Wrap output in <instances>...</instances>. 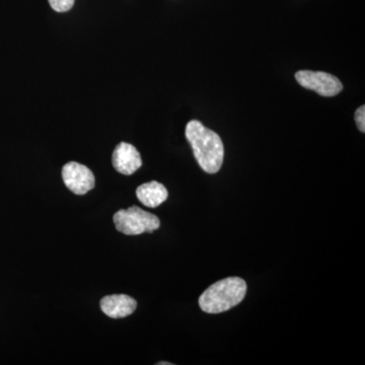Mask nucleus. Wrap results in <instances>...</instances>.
I'll return each instance as SVG.
<instances>
[{"label": "nucleus", "mask_w": 365, "mask_h": 365, "mask_svg": "<svg viewBox=\"0 0 365 365\" xmlns=\"http://www.w3.org/2000/svg\"><path fill=\"white\" fill-rule=\"evenodd\" d=\"M185 133L201 169L208 174H216L222 168L225 158L220 136L197 120H192L187 124Z\"/></svg>", "instance_id": "nucleus-1"}, {"label": "nucleus", "mask_w": 365, "mask_h": 365, "mask_svg": "<svg viewBox=\"0 0 365 365\" xmlns=\"http://www.w3.org/2000/svg\"><path fill=\"white\" fill-rule=\"evenodd\" d=\"M247 294L246 281L228 277L209 287L199 297V307L207 314H220L241 304Z\"/></svg>", "instance_id": "nucleus-2"}, {"label": "nucleus", "mask_w": 365, "mask_h": 365, "mask_svg": "<svg viewBox=\"0 0 365 365\" xmlns=\"http://www.w3.org/2000/svg\"><path fill=\"white\" fill-rule=\"evenodd\" d=\"M114 223L118 232L127 235H138L153 232L160 227L157 215L143 210L138 206L121 209L114 215Z\"/></svg>", "instance_id": "nucleus-3"}, {"label": "nucleus", "mask_w": 365, "mask_h": 365, "mask_svg": "<svg viewBox=\"0 0 365 365\" xmlns=\"http://www.w3.org/2000/svg\"><path fill=\"white\" fill-rule=\"evenodd\" d=\"M295 79L300 86L316 91L323 97H334L343 90L339 78L323 71H300L295 73Z\"/></svg>", "instance_id": "nucleus-4"}, {"label": "nucleus", "mask_w": 365, "mask_h": 365, "mask_svg": "<svg viewBox=\"0 0 365 365\" xmlns=\"http://www.w3.org/2000/svg\"><path fill=\"white\" fill-rule=\"evenodd\" d=\"M62 179L67 188L76 195H85L95 188L93 172L86 165L76 162L67 163L62 168Z\"/></svg>", "instance_id": "nucleus-5"}, {"label": "nucleus", "mask_w": 365, "mask_h": 365, "mask_svg": "<svg viewBox=\"0 0 365 365\" xmlns=\"http://www.w3.org/2000/svg\"><path fill=\"white\" fill-rule=\"evenodd\" d=\"M113 167L125 176L133 175L143 165L140 153L135 146L127 143L118 144L112 157Z\"/></svg>", "instance_id": "nucleus-6"}, {"label": "nucleus", "mask_w": 365, "mask_h": 365, "mask_svg": "<svg viewBox=\"0 0 365 365\" xmlns=\"http://www.w3.org/2000/svg\"><path fill=\"white\" fill-rule=\"evenodd\" d=\"M137 302L126 294H112L103 297L101 309L106 316L112 319H122L135 312Z\"/></svg>", "instance_id": "nucleus-7"}, {"label": "nucleus", "mask_w": 365, "mask_h": 365, "mask_svg": "<svg viewBox=\"0 0 365 365\" xmlns=\"http://www.w3.org/2000/svg\"><path fill=\"white\" fill-rule=\"evenodd\" d=\"M136 196L146 207L155 208L167 200L169 193L163 184L157 181H151L140 185L136 189Z\"/></svg>", "instance_id": "nucleus-8"}, {"label": "nucleus", "mask_w": 365, "mask_h": 365, "mask_svg": "<svg viewBox=\"0 0 365 365\" xmlns=\"http://www.w3.org/2000/svg\"><path fill=\"white\" fill-rule=\"evenodd\" d=\"M50 6L57 13H66L71 11L76 0H48Z\"/></svg>", "instance_id": "nucleus-9"}, {"label": "nucleus", "mask_w": 365, "mask_h": 365, "mask_svg": "<svg viewBox=\"0 0 365 365\" xmlns=\"http://www.w3.org/2000/svg\"><path fill=\"white\" fill-rule=\"evenodd\" d=\"M355 121H356L357 127L362 133L365 132V107L361 106L355 112Z\"/></svg>", "instance_id": "nucleus-10"}, {"label": "nucleus", "mask_w": 365, "mask_h": 365, "mask_svg": "<svg viewBox=\"0 0 365 365\" xmlns=\"http://www.w3.org/2000/svg\"><path fill=\"white\" fill-rule=\"evenodd\" d=\"M158 365H173L170 362H158Z\"/></svg>", "instance_id": "nucleus-11"}]
</instances>
